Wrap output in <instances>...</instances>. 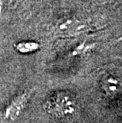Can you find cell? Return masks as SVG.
Listing matches in <instances>:
<instances>
[{
	"label": "cell",
	"instance_id": "obj_1",
	"mask_svg": "<svg viewBox=\"0 0 122 123\" xmlns=\"http://www.w3.org/2000/svg\"><path fill=\"white\" fill-rule=\"evenodd\" d=\"M44 107L50 116L61 122L71 121L79 113L76 100L67 91L54 93L47 98Z\"/></svg>",
	"mask_w": 122,
	"mask_h": 123
},
{
	"label": "cell",
	"instance_id": "obj_2",
	"mask_svg": "<svg viewBox=\"0 0 122 123\" xmlns=\"http://www.w3.org/2000/svg\"><path fill=\"white\" fill-rule=\"evenodd\" d=\"M31 92L29 91H24L10 102L4 109L3 117L5 119L14 121L19 117L26 106L30 98Z\"/></svg>",
	"mask_w": 122,
	"mask_h": 123
},
{
	"label": "cell",
	"instance_id": "obj_3",
	"mask_svg": "<svg viewBox=\"0 0 122 123\" xmlns=\"http://www.w3.org/2000/svg\"><path fill=\"white\" fill-rule=\"evenodd\" d=\"M102 87L108 95H115L121 90L120 80L114 76H108L102 81Z\"/></svg>",
	"mask_w": 122,
	"mask_h": 123
},
{
	"label": "cell",
	"instance_id": "obj_4",
	"mask_svg": "<svg viewBox=\"0 0 122 123\" xmlns=\"http://www.w3.org/2000/svg\"><path fill=\"white\" fill-rule=\"evenodd\" d=\"M17 51L23 54H27L29 53H33L39 49L40 44L37 42L33 41H21L17 43L15 45Z\"/></svg>",
	"mask_w": 122,
	"mask_h": 123
},
{
	"label": "cell",
	"instance_id": "obj_5",
	"mask_svg": "<svg viewBox=\"0 0 122 123\" xmlns=\"http://www.w3.org/2000/svg\"><path fill=\"white\" fill-rule=\"evenodd\" d=\"M2 12V0H0V14Z\"/></svg>",
	"mask_w": 122,
	"mask_h": 123
},
{
	"label": "cell",
	"instance_id": "obj_6",
	"mask_svg": "<svg viewBox=\"0 0 122 123\" xmlns=\"http://www.w3.org/2000/svg\"><path fill=\"white\" fill-rule=\"evenodd\" d=\"M101 1H103V2H106V1H109V0H101Z\"/></svg>",
	"mask_w": 122,
	"mask_h": 123
}]
</instances>
